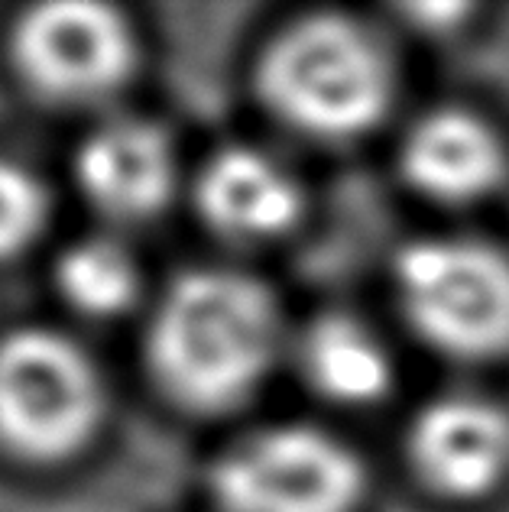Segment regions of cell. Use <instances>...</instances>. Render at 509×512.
<instances>
[{"instance_id":"obj_1","label":"cell","mask_w":509,"mask_h":512,"mask_svg":"<svg viewBox=\"0 0 509 512\" xmlns=\"http://www.w3.org/2000/svg\"><path fill=\"white\" fill-rule=\"evenodd\" d=\"M286 350L270 286L240 269H189L163 292L146 331L156 386L179 409L221 415L247 406Z\"/></svg>"},{"instance_id":"obj_2","label":"cell","mask_w":509,"mask_h":512,"mask_svg":"<svg viewBox=\"0 0 509 512\" xmlns=\"http://www.w3.org/2000/svg\"><path fill=\"white\" fill-rule=\"evenodd\" d=\"M260 104L312 143H354L396 101V62L373 26L347 13H308L270 36L253 72Z\"/></svg>"},{"instance_id":"obj_3","label":"cell","mask_w":509,"mask_h":512,"mask_svg":"<svg viewBox=\"0 0 509 512\" xmlns=\"http://www.w3.org/2000/svg\"><path fill=\"white\" fill-rule=\"evenodd\" d=\"M393 299L435 354L461 363L509 357V253L490 240H412L393 260Z\"/></svg>"},{"instance_id":"obj_4","label":"cell","mask_w":509,"mask_h":512,"mask_svg":"<svg viewBox=\"0 0 509 512\" xmlns=\"http://www.w3.org/2000/svg\"><path fill=\"white\" fill-rule=\"evenodd\" d=\"M107 393L98 363L69 334L0 338V444L26 461H65L95 438Z\"/></svg>"},{"instance_id":"obj_5","label":"cell","mask_w":509,"mask_h":512,"mask_svg":"<svg viewBox=\"0 0 509 512\" xmlns=\"http://www.w3.org/2000/svg\"><path fill=\"white\" fill-rule=\"evenodd\" d=\"M364 493L367 470L351 444L302 422L250 431L211 464L221 512H357Z\"/></svg>"},{"instance_id":"obj_6","label":"cell","mask_w":509,"mask_h":512,"mask_svg":"<svg viewBox=\"0 0 509 512\" xmlns=\"http://www.w3.org/2000/svg\"><path fill=\"white\" fill-rule=\"evenodd\" d=\"M13 62L39 98L95 104L127 85L137 65V36L117 7L56 0L20 17Z\"/></svg>"},{"instance_id":"obj_7","label":"cell","mask_w":509,"mask_h":512,"mask_svg":"<svg viewBox=\"0 0 509 512\" xmlns=\"http://www.w3.org/2000/svg\"><path fill=\"white\" fill-rule=\"evenodd\" d=\"M406 461L438 500H487L509 483V409L477 393L425 402L406 431Z\"/></svg>"},{"instance_id":"obj_8","label":"cell","mask_w":509,"mask_h":512,"mask_svg":"<svg viewBox=\"0 0 509 512\" xmlns=\"http://www.w3.org/2000/svg\"><path fill=\"white\" fill-rule=\"evenodd\" d=\"M399 175L415 195L441 208H474L509 179V146L484 114L435 107L399 140Z\"/></svg>"},{"instance_id":"obj_9","label":"cell","mask_w":509,"mask_h":512,"mask_svg":"<svg viewBox=\"0 0 509 512\" xmlns=\"http://www.w3.org/2000/svg\"><path fill=\"white\" fill-rule=\"evenodd\" d=\"M75 182L104 218L146 221L176 192V146L153 120L111 117L78 146Z\"/></svg>"},{"instance_id":"obj_10","label":"cell","mask_w":509,"mask_h":512,"mask_svg":"<svg viewBox=\"0 0 509 512\" xmlns=\"http://www.w3.org/2000/svg\"><path fill=\"white\" fill-rule=\"evenodd\" d=\"M198 214L231 244L257 247L286 237L305 211L299 175L260 146H224L195 179Z\"/></svg>"},{"instance_id":"obj_11","label":"cell","mask_w":509,"mask_h":512,"mask_svg":"<svg viewBox=\"0 0 509 512\" xmlns=\"http://www.w3.org/2000/svg\"><path fill=\"white\" fill-rule=\"evenodd\" d=\"M292 360L308 389L341 409L377 406L396 380L390 347L351 312L315 315L292 338Z\"/></svg>"},{"instance_id":"obj_12","label":"cell","mask_w":509,"mask_h":512,"mask_svg":"<svg viewBox=\"0 0 509 512\" xmlns=\"http://www.w3.org/2000/svg\"><path fill=\"white\" fill-rule=\"evenodd\" d=\"M56 289L88 318L124 315L137 302L140 263L117 237H82L56 263Z\"/></svg>"},{"instance_id":"obj_13","label":"cell","mask_w":509,"mask_h":512,"mask_svg":"<svg viewBox=\"0 0 509 512\" xmlns=\"http://www.w3.org/2000/svg\"><path fill=\"white\" fill-rule=\"evenodd\" d=\"M52 214L49 188L17 159L0 156V260L20 256L43 237Z\"/></svg>"}]
</instances>
